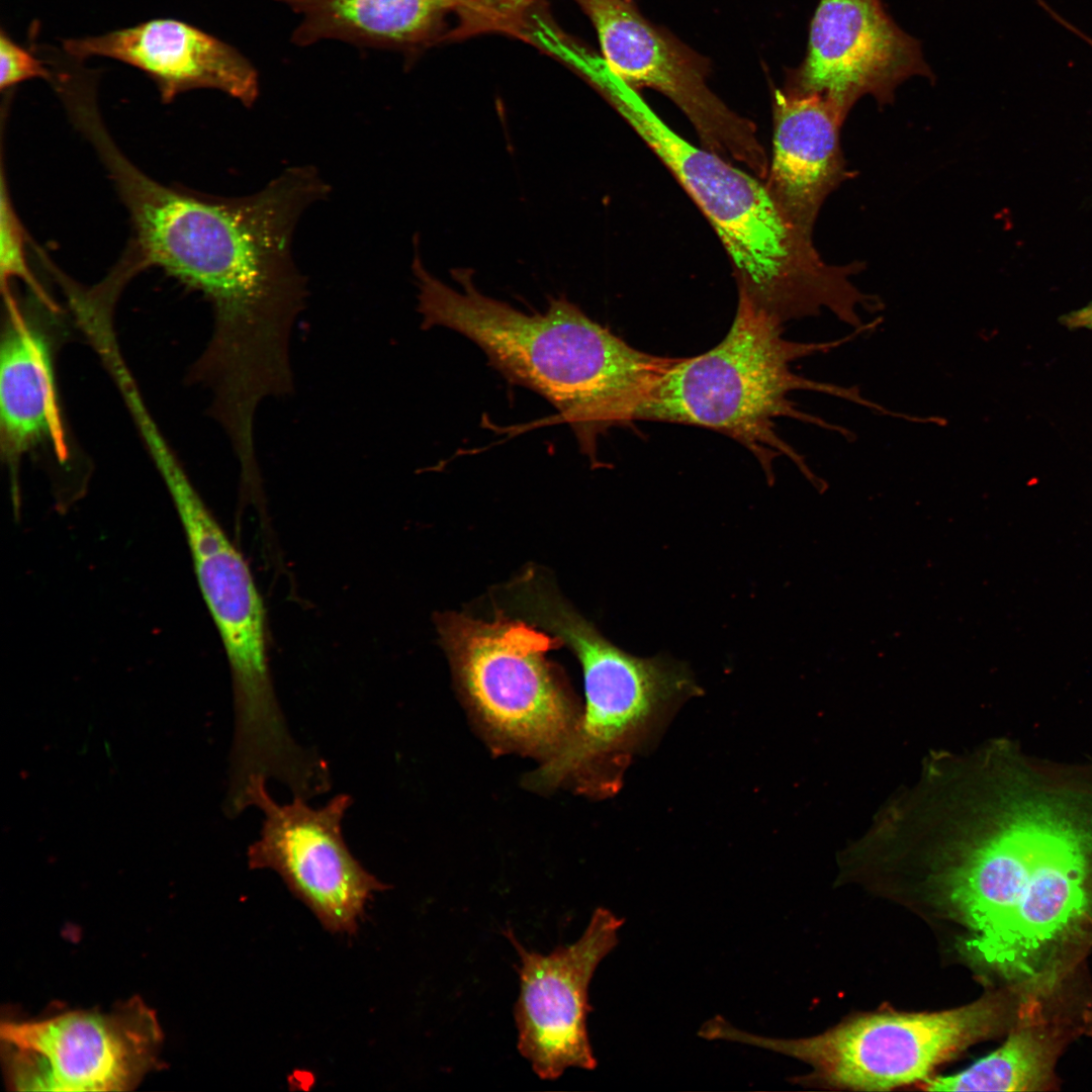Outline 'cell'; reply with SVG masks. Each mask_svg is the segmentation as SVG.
Masks as SVG:
<instances>
[{"label": "cell", "mask_w": 1092, "mask_h": 1092, "mask_svg": "<svg viewBox=\"0 0 1092 1092\" xmlns=\"http://www.w3.org/2000/svg\"><path fill=\"white\" fill-rule=\"evenodd\" d=\"M300 17L299 44L339 39L370 46L428 40L443 18L470 0H285Z\"/></svg>", "instance_id": "17"}, {"label": "cell", "mask_w": 1092, "mask_h": 1092, "mask_svg": "<svg viewBox=\"0 0 1092 1092\" xmlns=\"http://www.w3.org/2000/svg\"><path fill=\"white\" fill-rule=\"evenodd\" d=\"M75 59L105 57L144 72L163 102L200 88L220 90L250 106L258 96V75L236 49L189 23L152 19L97 36L67 39Z\"/></svg>", "instance_id": "14"}, {"label": "cell", "mask_w": 1092, "mask_h": 1092, "mask_svg": "<svg viewBox=\"0 0 1092 1092\" xmlns=\"http://www.w3.org/2000/svg\"><path fill=\"white\" fill-rule=\"evenodd\" d=\"M2 1063L18 1091H126L157 1066L163 1033L140 997L113 1011L3 1021Z\"/></svg>", "instance_id": "9"}, {"label": "cell", "mask_w": 1092, "mask_h": 1092, "mask_svg": "<svg viewBox=\"0 0 1092 1092\" xmlns=\"http://www.w3.org/2000/svg\"><path fill=\"white\" fill-rule=\"evenodd\" d=\"M329 775H330V772H329V767H328V775H327V778H326V780H325L324 784H323V785L321 786V788H320V789H318V790H317V791H316V792H315L314 794H312L311 796H308V797H302V798H310V797H312V796L316 795V794H317V793H318V792H320V791H321V790H322V789L324 788V786L326 785V783H327V781H328V779H329ZM244 794H245V793H244ZM233 796H234V797H236V798H242V797H243L244 795H243V796H237V795H235V794L233 793ZM298 797H301V796H298Z\"/></svg>", "instance_id": "24"}, {"label": "cell", "mask_w": 1092, "mask_h": 1092, "mask_svg": "<svg viewBox=\"0 0 1092 1092\" xmlns=\"http://www.w3.org/2000/svg\"><path fill=\"white\" fill-rule=\"evenodd\" d=\"M2 294L6 316L0 350V445L18 512L22 456L44 442L60 461L68 458L69 450L50 342L18 304L11 287Z\"/></svg>", "instance_id": "16"}, {"label": "cell", "mask_w": 1092, "mask_h": 1092, "mask_svg": "<svg viewBox=\"0 0 1092 1092\" xmlns=\"http://www.w3.org/2000/svg\"><path fill=\"white\" fill-rule=\"evenodd\" d=\"M783 327L738 298L725 337L703 354L677 357L652 388L636 421L691 425L724 434L755 456L771 483L772 461L784 455L814 478L798 452L777 434L778 419L792 418L848 440L853 437L847 429L798 410L789 397L792 392L826 393L898 418L899 414L863 397L857 387L816 381L791 369L792 362L827 353L871 328L852 330L832 341L803 343L784 338Z\"/></svg>", "instance_id": "4"}, {"label": "cell", "mask_w": 1092, "mask_h": 1092, "mask_svg": "<svg viewBox=\"0 0 1092 1092\" xmlns=\"http://www.w3.org/2000/svg\"><path fill=\"white\" fill-rule=\"evenodd\" d=\"M181 521L203 599L223 643L236 705V745L265 756L291 740L272 682L266 612L250 568L174 454L156 462Z\"/></svg>", "instance_id": "7"}, {"label": "cell", "mask_w": 1092, "mask_h": 1092, "mask_svg": "<svg viewBox=\"0 0 1092 1092\" xmlns=\"http://www.w3.org/2000/svg\"><path fill=\"white\" fill-rule=\"evenodd\" d=\"M87 140L129 213V251L140 267L162 268L212 306L213 333L197 365L202 379L246 404L289 394L290 336L307 297L291 244L303 210L329 192L317 171L289 168L255 194L222 198L149 177L105 125Z\"/></svg>", "instance_id": "1"}, {"label": "cell", "mask_w": 1092, "mask_h": 1092, "mask_svg": "<svg viewBox=\"0 0 1092 1092\" xmlns=\"http://www.w3.org/2000/svg\"><path fill=\"white\" fill-rule=\"evenodd\" d=\"M845 119L820 94L775 90L769 194L798 229L812 235L821 206L851 178L840 143Z\"/></svg>", "instance_id": "15"}, {"label": "cell", "mask_w": 1092, "mask_h": 1092, "mask_svg": "<svg viewBox=\"0 0 1092 1092\" xmlns=\"http://www.w3.org/2000/svg\"><path fill=\"white\" fill-rule=\"evenodd\" d=\"M623 923L598 907L575 942L546 954L526 949L507 930L520 957L517 1046L540 1079L555 1080L568 1068L597 1067L586 1026L588 987L601 961L617 945Z\"/></svg>", "instance_id": "12"}, {"label": "cell", "mask_w": 1092, "mask_h": 1092, "mask_svg": "<svg viewBox=\"0 0 1092 1092\" xmlns=\"http://www.w3.org/2000/svg\"><path fill=\"white\" fill-rule=\"evenodd\" d=\"M0 88L2 91L31 78L52 80V73L32 53L16 43L3 29L0 31Z\"/></svg>", "instance_id": "21"}, {"label": "cell", "mask_w": 1092, "mask_h": 1092, "mask_svg": "<svg viewBox=\"0 0 1092 1092\" xmlns=\"http://www.w3.org/2000/svg\"><path fill=\"white\" fill-rule=\"evenodd\" d=\"M266 781L253 778L245 793L246 806L258 807L264 816L259 838L248 849L249 867L277 873L327 930L354 933L366 903L388 886L367 872L345 842L342 820L352 798L339 794L320 808L300 797L281 805Z\"/></svg>", "instance_id": "10"}, {"label": "cell", "mask_w": 1092, "mask_h": 1092, "mask_svg": "<svg viewBox=\"0 0 1092 1092\" xmlns=\"http://www.w3.org/2000/svg\"><path fill=\"white\" fill-rule=\"evenodd\" d=\"M1062 25H1064L1065 27H1067L1068 29L1073 31L1075 34L1080 36L1082 39H1084L1088 44H1090L1092 47V38L1091 37H1089L1088 35L1083 33L1078 28L1074 27L1071 23L1067 22L1066 20L1062 21Z\"/></svg>", "instance_id": "23"}, {"label": "cell", "mask_w": 1092, "mask_h": 1092, "mask_svg": "<svg viewBox=\"0 0 1092 1092\" xmlns=\"http://www.w3.org/2000/svg\"><path fill=\"white\" fill-rule=\"evenodd\" d=\"M610 100L703 211L721 240L737 283L738 298L783 325L831 312L857 327L873 301L852 278L864 263H826L812 235L782 211L764 183L722 156L686 141L621 82Z\"/></svg>", "instance_id": "3"}, {"label": "cell", "mask_w": 1092, "mask_h": 1092, "mask_svg": "<svg viewBox=\"0 0 1092 1092\" xmlns=\"http://www.w3.org/2000/svg\"><path fill=\"white\" fill-rule=\"evenodd\" d=\"M24 244V231L12 205L2 167L0 195L1 286H10L14 278L21 279L32 289L42 303L54 309L53 300L47 295L29 270L25 258Z\"/></svg>", "instance_id": "19"}, {"label": "cell", "mask_w": 1092, "mask_h": 1092, "mask_svg": "<svg viewBox=\"0 0 1092 1092\" xmlns=\"http://www.w3.org/2000/svg\"><path fill=\"white\" fill-rule=\"evenodd\" d=\"M1003 995L938 1012L857 1015L817 1035L774 1038L712 1018L708 1038L739 1042L786 1055L812 1072L792 1081L858 1091H886L929 1078L939 1064L1007 1024Z\"/></svg>", "instance_id": "6"}, {"label": "cell", "mask_w": 1092, "mask_h": 1092, "mask_svg": "<svg viewBox=\"0 0 1092 1092\" xmlns=\"http://www.w3.org/2000/svg\"><path fill=\"white\" fill-rule=\"evenodd\" d=\"M535 0H471L456 14L453 37L484 32H518L527 9Z\"/></svg>", "instance_id": "20"}, {"label": "cell", "mask_w": 1092, "mask_h": 1092, "mask_svg": "<svg viewBox=\"0 0 1092 1092\" xmlns=\"http://www.w3.org/2000/svg\"><path fill=\"white\" fill-rule=\"evenodd\" d=\"M593 22L608 68L630 86H647L687 115L704 148L743 163L765 178L768 160L750 120L707 85L704 68L654 28L628 0H574Z\"/></svg>", "instance_id": "11"}, {"label": "cell", "mask_w": 1092, "mask_h": 1092, "mask_svg": "<svg viewBox=\"0 0 1092 1092\" xmlns=\"http://www.w3.org/2000/svg\"><path fill=\"white\" fill-rule=\"evenodd\" d=\"M1059 1042L1042 1026L1021 1022L999 1049L968 1069L927 1078L928 1091H1040L1052 1084Z\"/></svg>", "instance_id": "18"}, {"label": "cell", "mask_w": 1092, "mask_h": 1092, "mask_svg": "<svg viewBox=\"0 0 1092 1092\" xmlns=\"http://www.w3.org/2000/svg\"><path fill=\"white\" fill-rule=\"evenodd\" d=\"M422 328L443 327L473 342L507 380L547 399L597 462L599 438L636 421L652 388L677 357L643 352L593 321L566 298L525 313L482 294L469 272L445 284L416 258Z\"/></svg>", "instance_id": "2"}, {"label": "cell", "mask_w": 1092, "mask_h": 1092, "mask_svg": "<svg viewBox=\"0 0 1092 1092\" xmlns=\"http://www.w3.org/2000/svg\"><path fill=\"white\" fill-rule=\"evenodd\" d=\"M439 631L468 700L494 736L552 754L572 733L571 705L546 659L556 637L522 621L445 615Z\"/></svg>", "instance_id": "8"}, {"label": "cell", "mask_w": 1092, "mask_h": 1092, "mask_svg": "<svg viewBox=\"0 0 1092 1092\" xmlns=\"http://www.w3.org/2000/svg\"><path fill=\"white\" fill-rule=\"evenodd\" d=\"M529 590L524 606L572 649L582 666L585 692L581 719L532 783L552 787L573 774L601 769L617 786L632 757L655 744L679 707L703 691L686 663L661 654H630L556 596Z\"/></svg>", "instance_id": "5"}, {"label": "cell", "mask_w": 1092, "mask_h": 1092, "mask_svg": "<svg viewBox=\"0 0 1092 1092\" xmlns=\"http://www.w3.org/2000/svg\"><path fill=\"white\" fill-rule=\"evenodd\" d=\"M1062 323L1070 329H1092V302L1065 315Z\"/></svg>", "instance_id": "22"}, {"label": "cell", "mask_w": 1092, "mask_h": 1092, "mask_svg": "<svg viewBox=\"0 0 1092 1092\" xmlns=\"http://www.w3.org/2000/svg\"><path fill=\"white\" fill-rule=\"evenodd\" d=\"M913 76L931 77L920 43L885 12L880 0H820L806 58L789 90L820 94L843 119L863 96L881 106Z\"/></svg>", "instance_id": "13"}]
</instances>
